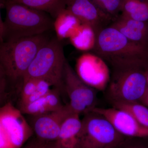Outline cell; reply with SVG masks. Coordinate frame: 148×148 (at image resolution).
I'll return each mask as SVG.
<instances>
[{"instance_id": "ba28073f", "label": "cell", "mask_w": 148, "mask_h": 148, "mask_svg": "<svg viewBox=\"0 0 148 148\" xmlns=\"http://www.w3.org/2000/svg\"><path fill=\"white\" fill-rule=\"evenodd\" d=\"M64 89L70 101L68 105L74 114H85L96 107L95 89L79 78L67 61L64 66Z\"/></svg>"}, {"instance_id": "cb8c5ba5", "label": "cell", "mask_w": 148, "mask_h": 148, "mask_svg": "<svg viewBox=\"0 0 148 148\" xmlns=\"http://www.w3.org/2000/svg\"><path fill=\"white\" fill-rule=\"evenodd\" d=\"M116 148H146L138 143H135L132 138H125Z\"/></svg>"}, {"instance_id": "3957f363", "label": "cell", "mask_w": 148, "mask_h": 148, "mask_svg": "<svg viewBox=\"0 0 148 148\" xmlns=\"http://www.w3.org/2000/svg\"><path fill=\"white\" fill-rule=\"evenodd\" d=\"M4 7V41L34 36L53 29L54 20L48 14L7 0Z\"/></svg>"}, {"instance_id": "5b68a950", "label": "cell", "mask_w": 148, "mask_h": 148, "mask_svg": "<svg viewBox=\"0 0 148 148\" xmlns=\"http://www.w3.org/2000/svg\"><path fill=\"white\" fill-rule=\"evenodd\" d=\"M109 83L107 95L112 104L140 102L148 88L145 71L139 68L114 70Z\"/></svg>"}, {"instance_id": "7c38bea8", "label": "cell", "mask_w": 148, "mask_h": 148, "mask_svg": "<svg viewBox=\"0 0 148 148\" xmlns=\"http://www.w3.org/2000/svg\"><path fill=\"white\" fill-rule=\"evenodd\" d=\"M66 9L82 24L92 27L96 33L112 20L91 0H66Z\"/></svg>"}, {"instance_id": "f1b7e54d", "label": "cell", "mask_w": 148, "mask_h": 148, "mask_svg": "<svg viewBox=\"0 0 148 148\" xmlns=\"http://www.w3.org/2000/svg\"><path fill=\"white\" fill-rule=\"evenodd\" d=\"M145 75L146 79H147V83L148 86V69L145 71Z\"/></svg>"}, {"instance_id": "5bb4252c", "label": "cell", "mask_w": 148, "mask_h": 148, "mask_svg": "<svg viewBox=\"0 0 148 148\" xmlns=\"http://www.w3.org/2000/svg\"><path fill=\"white\" fill-rule=\"evenodd\" d=\"M82 121L79 115L73 114L64 121L58 139L59 148H78Z\"/></svg>"}, {"instance_id": "d4e9b609", "label": "cell", "mask_w": 148, "mask_h": 148, "mask_svg": "<svg viewBox=\"0 0 148 148\" xmlns=\"http://www.w3.org/2000/svg\"><path fill=\"white\" fill-rule=\"evenodd\" d=\"M46 143L36 137L30 139L22 148H42Z\"/></svg>"}, {"instance_id": "4fadbf2b", "label": "cell", "mask_w": 148, "mask_h": 148, "mask_svg": "<svg viewBox=\"0 0 148 148\" xmlns=\"http://www.w3.org/2000/svg\"><path fill=\"white\" fill-rule=\"evenodd\" d=\"M111 26L132 42L148 48V21L133 20L121 15Z\"/></svg>"}, {"instance_id": "484cf974", "label": "cell", "mask_w": 148, "mask_h": 148, "mask_svg": "<svg viewBox=\"0 0 148 148\" xmlns=\"http://www.w3.org/2000/svg\"><path fill=\"white\" fill-rule=\"evenodd\" d=\"M3 7H4V0H0V43L4 41L5 34L4 23L2 19L1 13V9Z\"/></svg>"}, {"instance_id": "44dd1931", "label": "cell", "mask_w": 148, "mask_h": 148, "mask_svg": "<svg viewBox=\"0 0 148 148\" xmlns=\"http://www.w3.org/2000/svg\"><path fill=\"white\" fill-rule=\"evenodd\" d=\"M103 12L115 19L121 12L123 0H91Z\"/></svg>"}, {"instance_id": "9c48e42d", "label": "cell", "mask_w": 148, "mask_h": 148, "mask_svg": "<svg viewBox=\"0 0 148 148\" xmlns=\"http://www.w3.org/2000/svg\"><path fill=\"white\" fill-rule=\"evenodd\" d=\"M75 71L84 82L95 90H105L110 80L106 61L95 54L85 53L80 56Z\"/></svg>"}, {"instance_id": "30bf717a", "label": "cell", "mask_w": 148, "mask_h": 148, "mask_svg": "<svg viewBox=\"0 0 148 148\" xmlns=\"http://www.w3.org/2000/svg\"><path fill=\"white\" fill-rule=\"evenodd\" d=\"M73 114L69 105H66L58 110L28 115L29 119L27 120L36 138L45 142H53L58 139L64 121Z\"/></svg>"}, {"instance_id": "83f0119b", "label": "cell", "mask_w": 148, "mask_h": 148, "mask_svg": "<svg viewBox=\"0 0 148 148\" xmlns=\"http://www.w3.org/2000/svg\"><path fill=\"white\" fill-rule=\"evenodd\" d=\"M140 102L148 108V88Z\"/></svg>"}, {"instance_id": "52a82bcc", "label": "cell", "mask_w": 148, "mask_h": 148, "mask_svg": "<svg viewBox=\"0 0 148 148\" xmlns=\"http://www.w3.org/2000/svg\"><path fill=\"white\" fill-rule=\"evenodd\" d=\"M24 114L9 101L0 107V148H22L34 135Z\"/></svg>"}, {"instance_id": "f546056e", "label": "cell", "mask_w": 148, "mask_h": 148, "mask_svg": "<svg viewBox=\"0 0 148 148\" xmlns=\"http://www.w3.org/2000/svg\"><path fill=\"white\" fill-rule=\"evenodd\" d=\"M144 1H147L148 2V0H144Z\"/></svg>"}, {"instance_id": "8fae6325", "label": "cell", "mask_w": 148, "mask_h": 148, "mask_svg": "<svg viewBox=\"0 0 148 148\" xmlns=\"http://www.w3.org/2000/svg\"><path fill=\"white\" fill-rule=\"evenodd\" d=\"M90 112L97 113L108 120L115 129L126 138H148V128L143 126L127 111L113 108L95 107Z\"/></svg>"}, {"instance_id": "277c9868", "label": "cell", "mask_w": 148, "mask_h": 148, "mask_svg": "<svg viewBox=\"0 0 148 148\" xmlns=\"http://www.w3.org/2000/svg\"><path fill=\"white\" fill-rule=\"evenodd\" d=\"M66 61L61 40L57 37L50 38L37 53L23 80H43L61 91Z\"/></svg>"}, {"instance_id": "4316f807", "label": "cell", "mask_w": 148, "mask_h": 148, "mask_svg": "<svg viewBox=\"0 0 148 148\" xmlns=\"http://www.w3.org/2000/svg\"><path fill=\"white\" fill-rule=\"evenodd\" d=\"M42 148H59L58 147L56 142H46Z\"/></svg>"}, {"instance_id": "7402d4cb", "label": "cell", "mask_w": 148, "mask_h": 148, "mask_svg": "<svg viewBox=\"0 0 148 148\" xmlns=\"http://www.w3.org/2000/svg\"><path fill=\"white\" fill-rule=\"evenodd\" d=\"M12 91L5 71L0 63V107L11 101L10 98Z\"/></svg>"}, {"instance_id": "ffe728a7", "label": "cell", "mask_w": 148, "mask_h": 148, "mask_svg": "<svg viewBox=\"0 0 148 148\" xmlns=\"http://www.w3.org/2000/svg\"><path fill=\"white\" fill-rule=\"evenodd\" d=\"M17 108L24 114L30 116L55 111L47 94L34 102Z\"/></svg>"}, {"instance_id": "9a60e30c", "label": "cell", "mask_w": 148, "mask_h": 148, "mask_svg": "<svg viewBox=\"0 0 148 148\" xmlns=\"http://www.w3.org/2000/svg\"><path fill=\"white\" fill-rule=\"evenodd\" d=\"M82 24L75 16L66 8L54 19L53 29L55 30L56 37L61 40L70 38Z\"/></svg>"}, {"instance_id": "2e32d148", "label": "cell", "mask_w": 148, "mask_h": 148, "mask_svg": "<svg viewBox=\"0 0 148 148\" xmlns=\"http://www.w3.org/2000/svg\"><path fill=\"white\" fill-rule=\"evenodd\" d=\"M48 14L54 19L66 8V0H7Z\"/></svg>"}, {"instance_id": "6da1fadb", "label": "cell", "mask_w": 148, "mask_h": 148, "mask_svg": "<svg viewBox=\"0 0 148 148\" xmlns=\"http://www.w3.org/2000/svg\"><path fill=\"white\" fill-rule=\"evenodd\" d=\"M92 50L114 70L143 69L148 65V48L132 42L111 26L97 32Z\"/></svg>"}, {"instance_id": "ac0fdd59", "label": "cell", "mask_w": 148, "mask_h": 148, "mask_svg": "<svg viewBox=\"0 0 148 148\" xmlns=\"http://www.w3.org/2000/svg\"><path fill=\"white\" fill-rule=\"evenodd\" d=\"M121 15L133 20L148 21V2L144 0H123Z\"/></svg>"}, {"instance_id": "8992f818", "label": "cell", "mask_w": 148, "mask_h": 148, "mask_svg": "<svg viewBox=\"0 0 148 148\" xmlns=\"http://www.w3.org/2000/svg\"><path fill=\"white\" fill-rule=\"evenodd\" d=\"M81 121L78 148H116L126 138L97 113L85 114Z\"/></svg>"}, {"instance_id": "7a4b0ae2", "label": "cell", "mask_w": 148, "mask_h": 148, "mask_svg": "<svg viewBox=\"0 0 148 148\" xmlns=\"http://www.w3.org/2000/svg\"><path fill=\"white\" fill-rule=\"evenodd\" d=\"M50 38L46 33L0 43V63L13 91L21 87L29 66Z\"/></svg>"}, {"instance_id": "e0dca14e", "label": "cell", "mask_w": 148, "mask_h": 148, "mask_svg": "<svg viewBox=\"0 0 148 148\" xmlns=\"http://www.w3.org/2000/svg\"><path fill=\"white\" fill-rule=\"evenodd\" d=\"M96 34L92 27L87 24H82L76 32L69 38L72 44L79 50H92L96 42Z\"/></svg>"}, {"instance_id": "d6986e66", "label": "cell", "mask_w": 148, "mask_h": 148, "mask_svg": "<svg viewBox=\"0 0 148 148\" xmlns=\"http://www.w3.org/2000/svg\"><path fill=\"white\" fill-rule=\"evenodd\" d=\"M113 107L127 111L144 127L148 128V108L139 102H119L112 104Z\"/></svg>"}, {"instance_id": "603a6c76", "label": "cell", "mask_w": 148, "mask_h": 148, "mask_svg": "<svg viewBox=\"0 0 148 148\" xmlns=\"http://www.w3.org/2000/svg\"><path fill=\"white\" fill-rule=\"evenodd\" d=\"M37 87L35 92L24 103L17 106L18 107L24 106L34 102L39 98L45 96L51 90V85L49 83L43 80H36Z\"/></svg>"}]
</instances>
